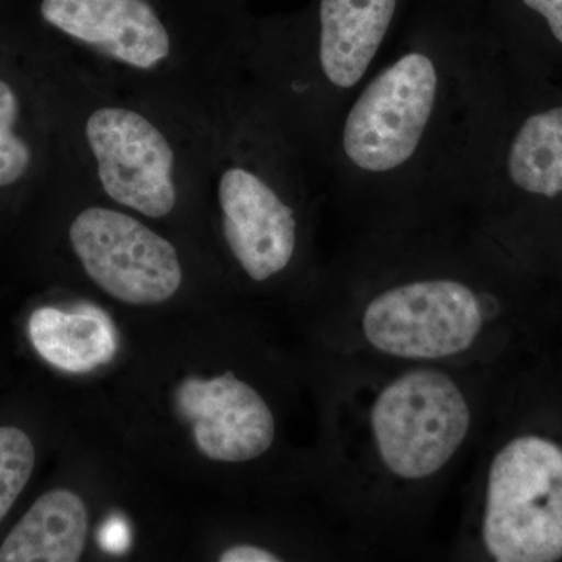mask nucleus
I'll use <instances>...</instances> for the list:
<instances>
[{"label":"nucleus","mask_w":562,"mask_h":562,"mask_svg":"<svg viewBox=\"0 0 562 562\" xmlns=\"http://www.w3.org/2000/svg\"><path fill=\"white\" fill-rule=\"evenodd\" d=\"M438 83L435 63L420 52L382 70L344 122L347 160L371 173L394 171L412 160L431 120Z\"/></svg>","instance_id":"nucleus-8"},{"label":"nucleus","mask_w":562,"mask_h":562,"mask_svg":"<svg viewBox=\"0 0 562 562\" xmlns=\"http://www.w3.org/2000/svg\"><path fill=\"white\" fill-rule=\"evenodd\" d=\"M397 0H321L316 63L338 90H350L372 65Z\"/></svg>","instance_id":"nucleus-11"},{"label":"nucleus","mask_w":562,"mask_h":562,"mask_svg":"<svg viewBox=\"0 0 562 562\" xmlns=\"http://www.w3.org/2000/svg\"><path fill=\"white\" fill-rule=\"evenodd\" d=\"M176 409L191 425L199 452L220 462L261 460L277 442L271 403L254 384L227 371L210 380L188 376L176 390Z\"/></svg>","instance_id":"nucleus-10"},{"label":"nucleus","mask_w":562,"mask_h":562,"mask_svg":"<svg viewBox=\"0 0 562 562\" xmlns=\"http://www.w3.org/2000/svg\"><path fill=\"white\" fill-rule=\"evenodd\" d=\"M29 335L43 360L60 371L83 373L109 364L117 349V335L109 314L94 305L76 312L44 306L33 312Z\"/></svg>","instance_id":"nucleus-13"},{"label":"nucleus","mask_w":562,"mask_h":562,"mask_svg":"<svg viewBox=\"0 0 562 562\" xmlns=\"http://www.w3.org/2000/svg\"><path fill=\"white\" fill-rule=\"evenodd\" d=\"M221 562H281L279 554L265 549V547L254 546V543H236L231 549L225 550L220 557Z\"/></svg>","instance_id":"nucleus-17"},{"label":"nucleus","mask_w":562,"mask_h":562,"mask_svg":"<svg viewBox=\"0 0 562 562\" xmlns=\"http://www.w3.org/2000/svg\"><path fill=\"white\" fill-rule=\"evenodd\" d=\"M16 79L14 74H0V192L35 181L41 169L50 171L57 166L41 162H54L60 157L57 124L31 132L25 95L31 87Z\"/></svg>","instance_id":"nucleus-14"},{"label":"nucleus","mask_w":562,"mask_h":562,"mask_svg":"<svg viewBox=\"0 0 562 562\" xmlns=\"http://www.w3.org/2000/svg\"><path fill=\"white\" fill-rule=\"evenodd\" d=\"M506 368L330 355L328 469L350 558L422 546L454 476L479 450Z\"/></svg>","instance_id":"nucleus-1"},{"label":"nucleus","mask_w":562,"mask_h":562,"mask_svg":"<svg viewBox=\"0 0 562 562\" xmlns=\"http://www.w3.org/2000/svg\"><path fill=\"white\" fill-rule=\"evenodd\" d=\"M266 128V111L243 95L211 135L202 181V211L214 213L225 250L258 284L290 272L302 246L301 213Z\"/></svg>","instance_id":"nucleus-6"},{"label":"nucleus","mask_w":562,"mask_h":562,"mask_svg":"<svg viewBox=\"0 0 562 562\" xmlns=\"http://www.w3.org/2000/svg\"><path fill=\"white\" fill-rule=\"evenodd\" d=\"M35 447L20 428L0 427V522L31 480Z\"/></svg>","instance_id":"nucleus-15"},{"label":"nucleus","mask_w":562,"mask_h":562,"mask_svg":"<svg viewBox=\"0 0 562 562\" xmlns=\"http://www.w3.org/2000/svg\"><path fill=\"white\" fill-rule=\"evenodd\" d=\"M522 3L543 22L549 44L562 60V0H522Z\"/></svg>","instance_id":"nucleus-16"},{"label":"nucleus","mask_w":562,"mask_h":562,"mask_svg":"<svg viewBox=\"0 0 562 562\" xmlns=\"http://www.w3.org/2000/svg\"><path fill=\"white\" fill-rule=\"evenodd\" d=\"M58 168L74 203L68 243L85 276L125 305H160L179 294L187 269L177 244L150 221L99 198L61 149Z\"/></svg>","instance_id":"nucleus-7"},{"label":"nucleus","mask_w":562,"mask_h":562,"mask_svg":"<svg viewBox=\"0 0 562 562\" xmlns=\"http://www.w3.org/2000/svg\"><path fill=\"white\" fill-rule=\"evenodd\" d=\"M506 183L517 201L508 222L524 260L562 265V101L524 114L505 151Z\"/></svg>","instance_id":"nucleus-9"},{"label":"nucleus","mask_w":562,"mask_h":562,"mask_svg":"<svg viewBox=\"0 0 562 562\" xmlns=\"http://www.w3.org/2000/svg\"><path fill=\"white\" fill-rule=\"evenodd\" d=\"M44 60L95 83L216 125L243 98L250 50L209 13L168 11L160 0H38Z\"/></svg>","instance_id":"nucleus-2"},{"label":"nucleus","mask_w":562,"mask_h":562,"mask_svg":"<svg viewBox=\"0 0 562 562\" xmlns=\"http://www.w3.org/2000/svg\"><path fill=\"white\" fill-rule=\"evenodd\" d=\"M63 157L92 192L150 222L202 211L216 125L161 109L44 60Z\"/></svg>","instance_id":"nucleus-3"},{"label":"nucleus","mask_w":562,"mask_h":562,"mask_svg":"<svg viewBox=\"0 0 562 562\" xmlns=\"http://www.w3.org/2000/svg\"><path fill=\"white\" fill-rule=\"evenodd\" d=\"M88 536V509L76 492L41 495L0 547V562H77Z\"/></svg>","instance_id":"nucleus-12"},{"label":"nucleus","mask_w":562,"mask_h":562,"mask_svg":"<svg viewBox=\"0 0 562 562\" xmlns=\"http://www.w3.org/2000/svg\"><path fill=\"white\" fill-rule=\"evenodd\" d=\"M505 277L419 269L350 284L333 305L331 357L403 364H508L524 305Z\"/></svg>","instance_id":"nucleus-4"},{"label":"nucleus","mask_w":562,"mask_h":562,"mask_svg":"<svg viewBox=\"0 0 562 562\" xmlns=\"http://www.w3.org/2000/svg\"><path fill=\"white\" fill-rule=\"evenodd\" d=\"M450 557L562 561V438L547 425L519 424L501 397L475 452Z\"/></svg>","instance_id":"nucleus-5"}]
</instances>
